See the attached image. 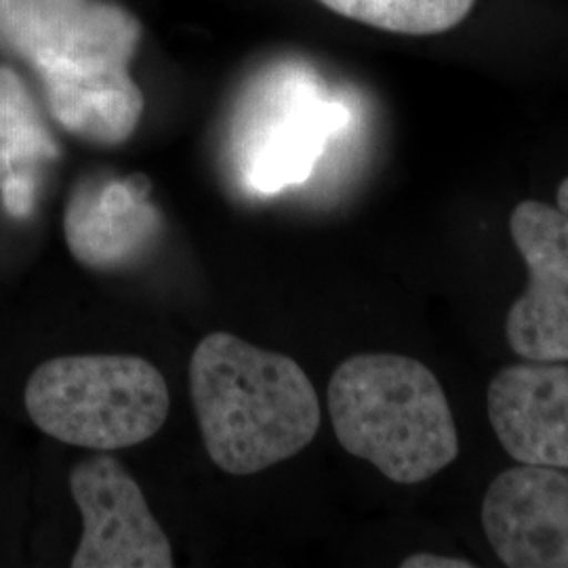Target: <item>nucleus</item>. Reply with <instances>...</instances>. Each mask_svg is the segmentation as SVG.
<instances>
[{
	"instance_id": "nucleus-6",
	"label": "nucleus",
	"mask_w": 568,
	"mask_h": 568,
	"mask_svg": "<svg viewBox=\"0 0 568 568\" xmlns=\"http://www.w3.org/2000/svg\"><path fill=\"white\" fill-rule=\"evenodd\" d=\"M70 490L81 509L74 568H171L173 548L135 478L112 455L72 467Z\"/></svg>"
},
{
	"instance_id": "nucleus-1",
	"label": "nucleus",
	"mask_w": 568,
	"mask_h": 568,
	"mask_svg": "<svg viewBox=\"0 0 568 568\" xmlns=\"http://www.w3.org/2000/svg\"><path fill=\"white\" fill-rule=\"evenodd\" d=\"M140 41V20L110 0H0V53L34 74L51 119L82 142L112 148L135 133Z\"/></svg>"
},
{
	"instance_id": "nucleus-9",
	"label": "nucleus",
	"mask_w": 568,
	"mask_h": 568,
	"mask_svg": "<svg viewBox=\"0 0 568 568\" xmlns=\"http://www.w3.org/2000/svg\"><path fill=\"white\" fill-rule=\"evenodd\" d=\"M150 180L140 173L93 175L77 183L63 213V234L74 260L95 272L140 264L163 232V215L150 203Z\"/></svg>"
},
{
	"instance_id": "nucleus-7",
	"label": "nucleus",
	"mask_w": 568,
	"mask_h": 568,
	"mask_svg": "<svg viewBox=\"0 0 568 568\" xmlns=\"http://www.w3.org/2000/svg\"><path fill=\"white\" fill-rule=\"evenodd\" d=\"M509 234L528 270L527 291L506 316L509 347L532 363H568V215L523 201L511 211Z\"/></svg>"
},
{
	"instance_id": "nucleus-5",
	"label": "nucleus",
	"mask_w": 568,
	"mask_h": 568,
	"mask_svg": "<svg viewBox=\"0 0 568 568\" xmlns=\"http://www.w3.org/2000/svg\"><path fill=\"white\" fill-rule=\"evenodd\" d=\"M347 112L321 98L295 65H274L244 91L230 131V163L246 194L304 183Z\"/></svg>"
},
{
	"instance_id": "nucleus-13",
	"label": "nucleus",
	"mask_w": 568,
	"mask_h": 568,
	"mask_svg": "<svg viewBox=\"0 0 568 568\" xmlns=\"http://www.w3.org/2000/svg\"><path fill=\"white\" fill-rule=\"evenodd\" d=\"M403 568H474L476 565L469 562L466 558H453V556H440V554H429V551H419L410 554L400 562Z\"/></svg>"
},
{
	"instance_id": "nucleus-3",
	"label": "nucleus",
	"mask_w": 568,
	"mask_h": 568,
	"mask_svg": "<svg viewBox=\"0 0 568 568\" xmlns=\"http://www.w3.org/2000/svg\"><path fill=\"white\" fill-rule=\"evenodd\" d=\"M326 400L339 445L392 483H426L459 457L447 392L417 358L349 356L335 368Z\"/></svg>"
},
{
	"instance_id": "nucleus-14",
	"label": "nucleus",
	"mask_w": 568,
	"mask_h": 568,
	"mask_svg": "<svg viewBox=\"0 0 568 568\" xmlns=\"http://www.w3.org/2000/svg\"><path fill=\"white\" fill-rule=\"evenodd\" d=\"M556 206L560 211H565L568 215V178H565L560 185H558V192H556Z\"/></svg>"
},
{
	"instance_id": "nucleus-2",
	"label": "nucleus",
	"mask_w": 568,
	"mask_h": 568,
	"mask_svg": "<svg viewBox=\"0 0 568 568\" xmlns=\"http://www.w3.org/2000/svg\"><path fill=\"white\" fill-rule=\"evenodd\" d=\"M190 396L211 462L232 476L295 457L321 427L304 368L230 333H211L194 349Z\"/></svg>"
},
{
	"instance_id": "nucleus-8",
	"label": "nucleus",
	"mask_w": 568,
	"mask_h": 568,
	"mask_svg": "<svg viewBox=\"0 0 568 568\" xmlns=\"http://www.w3.org/2000/svg\"><path fill=\"white\" fill-rule=\"evenodd\" d=\"M483 528L508 568H568V471L518 464L488 485Z\"/></svg>"
},
{
	"instance_id": "nucleus-12",
	"label": "nucleus",
	"mask_w": 568,
	"mask_h": 568,
	"mask_svg": "<svg viewBox=\"0 0 568 568\" xmlns=\"http://www.w3.org/2000/svg\"><path fill=\"white\" fill-rule=\"evenodd\" d=\"M345 20L405 34L432 37L467 20L476 0H318Z\"/></svg>"
},
{
	"instance_id": "nucleus-10",
	"label": "nucleus",
	"mask_w": 568,
	"mask_h": 568,
	"mask_svg": "<svg viewBox=\"0 0 568 568\" xmlns=\"http://www.w3.org/2000/svg\"><path fill=\"white\" fill-rule=\"evenodd\" d=\"M487 413L511 459L568 471V365L504 366L488 382Z\"/></svg>"
},
{
	"instance_id": "nucleus-4",
	"label": "nucleus",
	"mask_w": 568,
	"mask_h": 568,
	"mask_svg": "<svg viewBox=\"0 0 568 568\" xmlns=\"http://www.w3.org/2000/svg\"><path fill=\"white\" fill-rule=\"evenodd\" d=\"M23 405L47 436L93 450L135 447L163 427L171 408L163 373L140 356L84 354L42 363Z\"/></svg>"
},
{
	"instance_id": "nucleus-11",
	"label": "nucleus",
	"mask_w": 568,
	"mask_h": 568,
	"mask_svg": "<svg viewBox=\"0 0 568 568\" xmlns=\"http://www.w3.org/2000/svg\"><path fill=\"white\" fill-rule=\"evenodd\" d=\"M60 156V143L20 72L0 65V199L9 217H32L44 175Z\"/></svg>"
}]
</instances>
